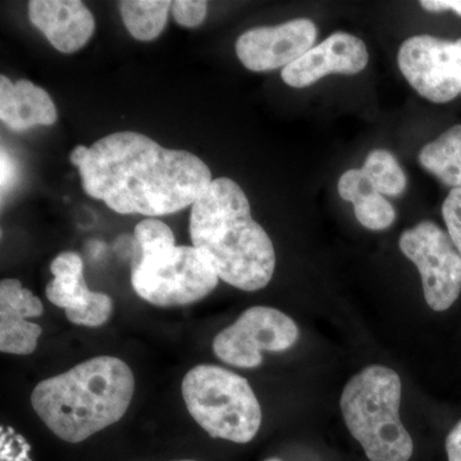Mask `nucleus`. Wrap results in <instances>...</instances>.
<instances>
[{
  "label": "nucleus",
  "mask_w": 461,
  "mask_h": 461,
  "mask_svg": "<svg viewBox=\"0 0 461 461\" xmlns=\"http://www.w3.org/2000/svg\"><path fill=\"white\" fill-rule=\"evenodd\" d=\"M264 461H282V460L278 459V457H268V459H266Z\"/></svg>",
  "instance_id": "nucleus-27"
},
{
  "label": "nucleus",
  "mask_w": 461,
  "mask_h": 461,
  "mask_svg": "<svg viewBox=\"0 0 461 461\" xmlns=\"http://www.w3.org/2000/svg\"><path fill=\"white\" fill-rule=\"evenodd\" d=\"M397 63L412 89L429 102L444 104L461 95V39L412 36L400 47Z\"/></svg>",
  "instance_id": "nucleus-9"
},
{
  "label": "nucleus",
  "mask_w": 461,
  "mask_h": 461,
  "mask_svg": "<svg viewBox=\"0 0 461 461\" xmlns=\"http://www.w3.org/2000/svg\"><path fill=\"white\" fill-rule=\"evenodd\" d=\"M54 278L45 288L48 300L65 309L67 320L77 326L100 327L113 313L107 294L95 293L84 278V262L74 251L60 253L50 264Z\"/></svg>",
  "instance_id": "nucleus-11"
},
{
  "label": "nucleus",
  "mask_w": 461,
  "mask_h": 461,
  "mask_svg": "<svg viewBox=\"0 0 461 461\" xmlns=\"http://www.w3.org/2000/svg\"><path fill=\"white\" fill-rule=\"evenodd\" d=\"M29 18L65 54L83 50L95 30V18L80 0H32Z\"/></svg>",
  "instance_id": "nucleus-14"
},
{
  "label": "nucleus",
  "mask_w": 461,
  "mask_h": 461,
  "mask_svg": "<svg viewBox=\"0 0 461 461\" xmlns=\"http://www.w3.org/2000/svg\"><path fill=\"white\" fill-rule=\"evenodd\" d=\"M421 167L436 176L446 186L461 187V124L450 127L436 140L421 148L418 156Z\"/></svg>",
  "instance_id": "nucleus-16"
},
{
  "label": "nucleus",
  "mask_w": 461,
  "mask_h": 461,
  "mask_svg": "<svg viewBox=\"0 0 461 461\" xmlns=\"http://www.w3.org/2000/svg\"><path fill=\"white\" fill-rule=\"evenodd\" d=\"M173 461H196V460L185 459V460H173Z\"/></svg>",
  "instance_id": "nucleus-28"
},
{
  "label": "nucleus",
  "mask_w": 461,
  "mask_h": 461,
  "mask_svg": "<svg viewBox=\"0 0 461 461\" xmlns=\"http://www.w3.org/2000/svg\"><path fill=\"white\" fill-rule=\"evenodd\" d=\"M317 35V26L308 18H296L280 26L256 27L240 36L236 54L250 71L286 68L314 47Z\"/></svg>",
  "instance_id": "nucleus-10"
},
{
  "label": "nucleus",
  "mask_w": 461,
  "mask_h": 461,
  "mask_svg": "<svg viewBox=\"0 0 461 461\" xmlns=\"http://www.w3.org/2000/svg\"><path fill=\"white\" fill-rule=\"evenodd\" d=\"M368 60V50L362 39L336 32L282 69V80L288 86L303 89L330 74H359Z\"/></svg>",
  "instance_id": "nucleus-12"
},
{
  "label": "nucleus",
  "mask_w": 461,
  "mask_h": 461,
  "mask_svg": "<svg viewBox=\"0 0 461 461\" xmlns=\"http://www.w3.org/2000/svg\"><path fill=\"white\" fill-rule=\"evenodd\" d=\"M69 162L77 167L85 194L120 214L176 213L193 206L213 182L195 154L133 131L111 133L90 148L78 145Z\"/></svg>",
  "instance_id": "nucleus-1"
},
{
  "label": "nucleus",
  "mask_w": 461,
  "mask_h": 461,
  "mask_svg": "<svg viewBox=\"0 0 461 461\" xmlns=\"http://www.w3.org/2000/svg\"><path fill=\"white\" fill-rule=\"evenodd\" d=\"M399 248L420 273L427 305L435 312L450 309L461 294V256L448 233L423 221L403 230Z\"/></svg>",
  "instance_id": "nucleus-7"
},
{
  "label": "nucleus",
  "mask_w": 461,
  "mask_h": 461,
  "mask_svg": "<svg viewBox=\"0 0 461 461\" xmlns=\"http://www.w3.org/2000/svg\"><path fill=\"white\" fill-rule=\"evenodd\" d=\"M181 391L191 417L213 438L248 444L259 432L262 408L241 375L202 364L187 372Z\"/></svg>",
  "instance_id": "nucleus-5"
},
{
  "label": "nucleus",
  "mask_w": 461,
  "mask_h": 461,
  "mask_svg": "<svg viewBox=\"0 0 461 461\" xmlns=\"http://www.w3.org/2000/svg\"><path fill=\"white\" fill-rule=\"evenodd\" d=\"M133 393L129 364L103 355L36 384L32 405L58 438L80 444L122 420Z\"/></svg>",
  "instance_id": "nucleus-3"
},
{
  "label": "nucleus",
  "mask_w": 461,
  "mask_h": 461,
  "mask_svg": "<svg viewBox=\"0 0 461 461\" xmlns=\"http://www.w3.org/2000/svg\"><path fill=\"white\" fill-rule=\"evenodd\" d=\"M57 107L50 94L29 80L12 83L0 76V120L12 131L23 132L35 126L57 122Z\"/></svg>",
  "instance_id": "nucleus-15"
},
{
  "label": "nucleus",
  "mask_w": 461,
  "mask_h": 461,
  "mask_svg": "<svg viewBox=\"0 0 461 461\" xmlns=\"http://www.w3.org/2000/svg\"><path fill=\"white\" fill-rule=\"evenodd\" d=\"M12 167L9 158L5 150H2V189L7 186L9 178H11Z\"/></svg>",
  "instance_id": "nucleus-26"
},
{
  "label": "nucleus",
  "mask_w": 461,
  "mask_h": 461,
  "mask_svg": "<svg viewBox=\"0 0 461 461\" xmlns=\"http://www.w3.org/2000/svg\"><path fill=\"white\" fill-rule=\"evenodd\" d=\"M362 169L381 195H402L408 185L405 173L396 158L384 149L371 151Z\"/></svg>",
  "instance_id": "nucleus-18"
},
{
  "label": "nucleus",
  "mask_w": 461,
  "mask_h": 461,
  "mask_svg": "<svg viewBox=\"0 0 461 461\" xmlns=\"http://www.w3.org/2000/svg\"><path fill=\"white\" fill-rule=\"evenodd\" d=\"M299 329L293 318L269 306H253L213 339L218 359L238 368H257L263 351L282 353L293 348Z\"/></svg>",
  "instance_id": "nucleus-8"
},
{
  "label": "nucleus",
  "mask_w": 461,
  "mask_h": 461,
  "mask_svg": "<svg viewBox=\"0 0 461 461\" xmlns=\"http://www.w3.org/2000/svg\"><path fill=\"white\" fill-rule=\"evenodd\" d=\"M442 215L447 227L448 236L453 240L461 256V187L448 193L442 205Z\"/></svg>",
  "instance_id": "nucleus-23"
},
{
  "label": "nucleus",
  "mask_w": 461,
  "mask_h": 461,
  "mask_svg": "<svg viewBox=\"0 0 461 461\" xmlns=\"http://www.w3.org/2000/svg\"><path fill=\"white\" fill-rule=\"evenodd\" d=\"M402 379L384 366H366L351 377L339 406L351 436L371 461H409L414 442L400 420Z\"/></svg>",
  "instance_id": "nucleus-4"
},
{
  "label": "nucleus",
  "mask_w": 461,
  "mask_h": 461,
  "mask_svg": "<svg viewBox=\"0 0 461 461\" xmlns=\"http://www.w3.org/2000/svg\"><path fill=\"white\" fill-rule=\"evenodd\" d=\"M172 2L168 0H124L118 3L121 17L136 41H151L162 33Z\"/></svg>",
  "instance_id": "nucleus-17"
},
{
  "label": "nucleus",
  "mask_w": 461,
  "mask_h": 461,
  "mask_svg": "<svg viewBox=\"0 0 461 461\" xmlns=\"http://www.w3.org/2000/svg\"><path fill=\"white\" fill-rule=\"evenodd\" d=\"M250 211L244 190L221 177L191 206L189 226L193 247L220 280L248 293L266 287L276 269L272 240Z\"/></svg>",
  "instance_id": "nucleus-2"
},
{
  "label": "nucleus",
  "mask_w": 461,
  "mask_h": 461,
  "mask_svg": "<svg viewBox=\"0 0 461 461\" xmlns=\"http://www.w3.org/2000/svg\"><path fill=\"white\" fill-rule=\"evenodd\" d=\"M171 11L176 23L193 29L202 25L205 20L208 3L203 0H176L172 2Z\"/></svg>",
  "instance_id": "nucleus-22"
},
{
  "label": "nucleus",
  "mask_w": 461,
  "mask_h": 461,
  "mask_svg": "<svg viewBox=\"0 0 461 461\" xmlns=\"http://www.w3.org/2000/svg\"><path fill=\"white\" fill-rule=\"evenodd\" d=\"M420 5L429 12L453 11L461 17V0H423Z\"/></svg>",
  "instance_id": "nucleus-25"
},
{
  "label": "nucleus",
  "mask_w": 461,
  "mask_h": 461,
  "mask_svg": "<svg viewBox=\"0 0 461 461\" xmlns=\"http://www.w3.org/2000/svg\"><path fill=\"white\" fill-rule=\"evenodd\" d=\"M135 241L139 245V251L156 250L176 245L172 230L156 218H147L136 224Z\"/></svg>",
  "instance_id": "nucleus-20"
},
{
  "label": "nucleus",
  "mask_w": 461,
  "mask_h": 461,
  "mask_svg": "<svg viewBox=\"0 0 461 461\" xmlns=\"http://www.w3.org/2000/svg\"><path fill=\"white\" fill-rule=\"evenodd\" d=\"M446 453L448 461H461V420L446 438Z\"/></svg>",
  "instance_id": "nucleus-24"
},
{
  "label": "nucleus",
  "mask_w": 461,
  "mask_h": 461,
  "mask_svg": "<svg viewBox=\"0 0 461 461\" xmlns=\"http://www.w3.org/2000/svg\"><path fill=\"white\" fill-rule=\"evenodd\" d=\"M218 282L213 267L194 247L140 251L132 264L133 290L160 308L194 304L208 296Z\"/></svg>",
  "instance_id": "nucleus-6"
},
{
  "label": "nucleus",
  "mask_w": 461,
  "mask_h": 461,
  "mask_svg": "<svg viewBox=\"0 0 461 461\" xmlns=\"http://www.w3.org/2000/svg\"><path fill=\"white\" fill-rule=\"evenodd\" d=\"M339 194L345 202L357 203L377 193L363 169H348L339 180Z\"/></svg>",
  "instance_id": "nucleus-21"
},
{
  "label": "nucleus",
  "mask_w": 461,
  "mask_h": 461,
  "mask_svg": "<svg viewBox=\"0 0 461 461\" xmlns=\"http://www.w3.org/2000/svg\"><path fill=\"white\" fill-rule=\"evenodd\" d=\"M354 213L360 224L371 230L390 229L396 220L395 208L379 193L357 203Z\"/></svg>",
  "instance_id": "nucleus-19"
},
{
  "label": "nucleus",
  "mask_w": 461,
  "mask_h": 461,
  "mask_svg": "<svg viewBox=\"0 0 461 461\" xmlns=\"http://www.w3.org/2000/svg\"><path fill=\"white\" fill-rule=\"evenodd\" d=\"M44 305L20 281L7 278L0 284V351L30 355L38 348L41 327L30 321L41 317Z\"/></svg>",
  "instance_id": "nucleus-13"
}]
</instances>
